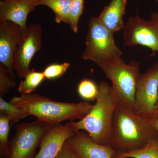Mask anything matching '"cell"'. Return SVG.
I'll list each match as a JSON object with an SVG mask.
<instances>
[{
	"mask_svg": "<svg viewBox=\"0 0 158 158\" xmlns=\"http://www.w3.org/2000/svg\"><path fill=\"white\" fill-rule=\"evenodd\" d=\"M10 119L6 115H0V149L1 152L7 156L9 152V136Z\"/></svg>",
	"mask_w": 158,
	"mask_h": 158,
	"instance_id": "ffe728a7",
	"label": "cell"
},
{
	"mask_svg": "<svg viewBox=\"0 0 158 158\" xmlns=\"http://www.w3.org/2000/svg\"><path fill=\"white\" fill-rule=\"evenodd\" d=\"M150 117L151 121L158 134V114L156 112L152 114Z\"/></svg>",
	"mask_w": 158,
	"mask_h": 158,
	"instance_id": "d4e9b609",
	"label": "cell"
},
{
	"mask_svg": "<svg viewBox=\"0 0 158 158\" xmlns=\"http://www.w3.org/2000/svg\"><path fill=\"white\" fill-rule=\"evenodd\" d=\"M84 9V0H72L69 25L74 33H77L79 23Z\"/></svg>",
	"mask_w": 158,
	"mask_h": 158,
	"instance_id": "44dd1931",
	"label": "cell"
},
{
	"mask_svg": "<svg viewBox=\"0 0 158 158\" xmlns=\"http://www.w3.org/2000/svg\"><path fill=\"white\" fill-rule=\"evenodd\" d=\"M0 113L6 115L10 119V125H13L20 120L29 116L25 110L9 102L6 101L0 96Z\"/></svg>",
	"mask_w": 158,
	"mask_h": 158,
	"instance_id": "ac0fdd59",
	"label": "cell"
},
{
	"mask_svg": "<svg viewBox=\"0 0 158 158\" xmlns=\"http://www.w3.org/2000/svg\"><path fill=\"white\" fill-rule=\"evenodd\" d=\"M55 158H81L65 143Z\"/></svg>",
	"mask_w": 158,
	"mask_h": 158,
	"instance_id": "cb8c5ba5",
	"label": "cell"
},
{
	"mask_svg": "<svg viewBox=\"0 0 158 158\" xmlns=\"http://www.w3.org/2000/svg\"><path fill=\"white\" fill-rule=\"evenodd\" d=\"M157 1H158V0H157Z\"/></svg>",
	"mask_w": 158,
	"mask_h": 158,
	"instance_id": "4316f807",
	"label": "cell"
},
{
	"mask_svg": "<svg viewBox=\"0 0 158 158\" xmlns=\"http://www.w3.org/2000/svg\"><path fill=\"white\" fill-rule=\"evenodd\" d=\"M42 36V27L39 24H31L25 29L13 57V67L19 77H24L31 70V61L41 48Z\"/></svg>",
	"mask_w": 158,
	"mask_h": 158,
	"instance_id": "ba28073f",
	"label": "cell"
},
{
	"mask_svg": "<svg viewBox=\"0 0 158 158\" xmlns=\"http://www.w3.org/2000/svg\"><path fill=\"white\" fill-rule=\"evenodd\" d=\"M156 112L158 114V101L156 107Z\"/></svg>",
	"mask_w": 158,
	"mask_h": 158,
	"instance_id": "484cf974",
	"label": "cell"
},
{
	"mask_svg": "<svg viewBox=\"0 0 158 158\" xmlns=\"http://www.w3.org/2000/svg\"><path fill=\"white\" fill-rule=\"evenodd\" d=\"M158 135L150 117L117 105L113 115L112 137L108 144L118 152L141 148Z\"/></svg>",
	"mask_w": 158,
	"mask_h": 158,
	"instance_id": "6da1fadb",
	"label": "cell"
},
{
	"mask_svg": "<svg viewBox=\"0 0 158 158\" xmlns=\"http://www.w3.org/2000/svg\"><path fill=\"white\" fill-rule=\"evenodd\" d=\"M112 82V89L117 105L126 110L136 112L135 95L140 77V64L132 61L125 63L121 57L99 66Z\"/></svg>",
	"mask_w": 158,
	"mask_h": 158,
	"instance_id": "277c9868",
	"label": "cell"
},
{
	"mask_svg": "<svg viewBox=\"0 0 158 158\" xmlns=\"http://www.w3.org/2000/svg\"><path fill=\"white\" fill-rule=\"evenodd\" d=\"M43 72L31 69L20 83L19 92L21 94H28L34 92L45 79Z\"/></svg>",
	"mask_w": 158,
	"mask_h": 158,
	"instance_id": "e0dca14e",
	"label": "cell"
},
{
	"mask_svg": "<svg viewBox=\"0 0 158 158\" xmlns=\"http://www.w3.org/2000/svg\"><path fill=\"white\" fill-rule=\"evenodd\" d=\"M86 37V49L81 58L95 62L99 67L106 62L121 57L122 52L116 45L113 34L98 19H90Z\"/></svg>",
	"mask_w": 158,
	"mask_h": 158,
	"instance_id": "5b68a950",
	"label": "cell"
},
{
	"mask_svg": "<svg viewBox=\"0 0 158 158\" xmlns=\"http://www.w3.org/2000/svg\"><path fill=\"white\" fill-rule=\"evenodd\" d=\"M53 126L37 118L18 124L9 146L7 158H32L43 137Z\"/></svg>",
	"mask_w": 158,
	"mask_h": 158,
	"instance_id": "8992f818",
	"label": "cell"
},
{
	"mask_svg": "<svg viewBox=\"0 0 158 158\" xmlns=\"http://www.w3.org/2000/svg\"><path fill=\"white\" fill-rule=\"evenodd\" d=\"M10 102L25 110L29 116L33 115L52 126L66 120L81 119L94 106L88 102L75 103L56 101L37 94H21L12 98Z\"/></svg>",
	"mask_w": 158,
	"mask_h": 158,
	"instance_id": "7a4b0ae2",
	"label": "cell"
},
{
	"mask_svg": "<svg viewBox=\"0 0 158 158\" xmlns=\"http://www.w3.org/2000/svg\"><path fill=\"white\" fill-rule=\"evenodd\" d=\"M114 158H158V135L144 147L126 152H118Z\"/></svg>",
	"mask_w": 158,
	"mask_h": 158,
	"instance_id": "2e32d148",
	"label": "cell"
},
{
	"mask_svg": "<svg viewBox=\"0 0 158 158\" xmlns=\"http://www.w3.org/2000/svg\"><path fill=\"white\" fill-rule=\"evenodd\" d=\"M16 86V82L9 76L6 67L0 64V96L3 97Z\"/></svg>",
	"mask_w": 158,
	"mask_h": 158,
	"instance_id": "603a6c76",
	"label": "cell"
},
{
	"mask_svg": "<svg viewBox=\"0 0 158 158\" xmlns=\"http://www.w3.org/2000/svg\"><path fill=\"white\" fill-rule=\"evenodd\" d=\"M77 91L79 96L83 99L96 100L99 93L98 85L90 79H84L79 82Z\"/></svg>",
	"mask_w": 158,
	"mask_h": 158,
	"instance_id": "d6986e66",
	"label": "cell"
},
{
	"mask_svg": "<svg viewBox=\"0 0 158 158\" xmlns=\"http://www.w3.org/2000/svg\"><path fill=\"white\" fill-rule=\"evenodd\" d=\"M124 46L141 45L152 51V55L158 53V13L153 12L149 20L138 14L130 16L123 31Z\"/></svg>",
	"mask_w": 158,
	"mask_h": 158,
	"instance_id": "52a82bcc",
	"label": "cell"
},
{
	"mask_svg": "<svg viewBox=\"0 0 158 158\" xmlns=\"http://www.w3.org/2000/svg\"><path fill=\"white\" fill-rule=\"evenodd\" d=\"M24 30L9 21H0V64L6 67L9 76L13 79V57Z\"/></svg>",
	"mask_w": 158,
	"mask_h": 158,
	"instance_id": "30bf717a",
	"label": "cell"
},
{
	"mask_svg": "<svg viewBox=\"0 0 158 158\" xmlns=\"http://www.w3.org/2000/svg\"><path fill=\"white\" fill-rule=\"evenodd\" d=\"M39 6V0H2L0 2V21H9L27 27L29 14Z\"/></svg>",
	"mask_w": 158,
	"mask_h": 158,
	"instance_id": "4fadbf2b",
	"label": "cell"
},
{
	"mask_svg": "<svg viewBox=\"0 0 158 158\" xmlns=\"http://www.w3.org/2000/svg\"><path fill=\"white\" fill-rule=\"evenodd\" d=\"M98 88V96L92 109L84 118L72 123L77 131H85L97 143L106 144L112 137L117 102L112 87L107 83L101 82Z\"/></svg>",
	"mask_w": 158,
	"mask_h": 158,
	"instance_id": "3957f363",
	"label": "cell"
},
{
	"mask_svg": "<svg viewBox=\"0 0 158 158\" xmlns=\"http://www.w3.org/2000/svg\"><path fill=\"white\" fill-rule=\"evenodd\" d=\"M127 4V0H111L98 17L99 20L113 34L124 28L123 17Z\"/></svg>",
	"mask_w": 158,
	"mask_h": 158,
	"instance_id": "5bb4252c",
	"label": "cell"
},
{
	"mask_svg": "<svg viewBox=\"0 0 158 158\" xmlns=\"http://www.w3.org/2000/svg\"><path fill=\"white\" fill-rule=\"evenodd\" d=\"M65 143L81 158H114L118 152L110 144L97 143L82 131H77Z\"/></svg>",
	"mask_w": 158,
	"mask_h": 158,
	"instance_id": "8fae6325",
	"label": "cell"
},
{
	"mask_svg": "<svg viewBox=\"0 0 158 158\" xmlns=\"http://www.w3.org/2000/svg\"><path fill=\"white\" fill-rule=\"evenodd\" d=\"M70 66L69 62L53 63L47 66L43 73L45 79L54 80L60 77L66 73Z\"/></svg>",
	"mask_w": 158,
	"mask_h": 158,
	"instance_id": "7402d4cb",
	"label": "cell"
},
{
	"mask_svg": "<svg viewBox=\"0 0 158 158\" xmlns=\"http://www.w3.org/2000/svg\"><path fill=\"white\" fill-rule=\"evenodd\" d=\"M72 0H39L40 5L48 7L55 15L56 22L69 25Z\"/></svg>",
	"mask_w": 158,
	"mask_h": 158,
	"instance_id": "9a60e30c",
	"label": "cell"
},
{
	"mask_svg": "<svg viewBox=\"0 0 158 158\" xmlns=\"http://www.w3.org/2000/svg\"><path fill=\"white\" fill-rule=\"evenodd\" d=\"M77 131L72 122L52 127L43 137L35 158H56L66 140Z\"/></svg>",
	"mask_w": 158,
	"mask_h": 158,
	"instance_id": "7c38bea8",
	"label": "cell"
},
{
	"mask_svg": "<svg viewBox=\"0 0 158 158\" xmlns=\"http://www.w3.org/2000/svg\"><path fill=\"white\" fill-rule=\"evenodd\" d=\"M158 101V63L140 74L135 95L136 113L150 117L155 113Z\"/></svg>",
	"mask_w": 158,
	"mask_h": 158,
	"instance_id": "9c48e42d",
	"label": "cell"
}]
</instances>
